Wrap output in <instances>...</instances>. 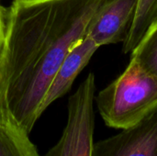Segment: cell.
<instances>
[{"instance_id": "obj_1", "label": "cell", "mask_w": 157, "mask_h": 156, "mask_svg": "<svg viewBox=\"0 0 157 156\" xmlns=\"http://www.w3.org/2000/svg\"><path fill=\"white\" fill-rule=\"evenodd\" d=\"M103 0H13L0 74V104L28 133L44 112L51 82L86 37Z\"/></svg>"}, {"instance_id": "obj_10", "label": "cell", "mask_w": 157, "mask_h": 156, "mask_svg": "<svg viewBox=\"0 0 157 156\" xmlns=\"http://www.w3.org/2000/svg\"><path fill=\"white\" fill-rule=\"evenodd\" d=\"M8 20H9V6H4L0 0V74L2 71L6 40L8 31Z\"/></svg>"}, {"instance_id": "obj_6", "label": "cell", "mask_w": 157, "mask_h": 156, "mask_svg": "<svg viewBox=\"0 0 157 156\" xmlns=\"http://www.w3.org/2000/svg\"><path fill=\"white\" fill-rule=\"evenodd\" d=\"M99 47L86 36L76 43L62 62L55 73L43 101V110L68 93L77 75L87 65Z\"/></svg>"}, {"instance_id": "obj_9", "label": "cell", "mask_w": 157, "mask_h": 156, "mask_svg": "<svg viewBox=\"0 0 157 156\" xmlns=\"http://www.w3.org/2000/svg\"><path fill=\"white\" fill-rule=\"evenodd\" d=\"M130 55L142 69L157 76V19L148 28Z\"/></svg>"}, {"instance_id": "obj_8", "label": "cell", "mask_w": 157, "mask_h": 156, "mask_svg": "<svg viewBox=\"0 0 157 156\" xmlns=\"http://www.w3.org/2000/svg\"><path fill=\"white\" fill-rule=\"evenodd\" d=\"M156 19L157 0H139L130 32L126 40L122 43V52L124 54H131L148 28Z\"/></svg>"}, {"instance_id": "obj_4", "label": "cell", "mask_w": 157, "mask_h": 156, "mask_svg": "<svg viewBox=\"0 0 157 156\" xmlns=\"http://www.w3.org/2000/svg\"><path fill=\"white\" fill-rule=\"evenodd\" d=\"M139 0H103L93 15L86 36L97 46L124 42L134 19Z\"/></svg>"}, {"instance_id": "obj_3", "label": "cell", "mask_w": 157, "mask_h": 156, "mask_svg": "<svg viewBox=\"0 0 157 156\" xmlns=\"http://www.w3.org/2000/svg\"><path fill=\"white\" fill-rule=\"evenodd\" d=\"M96 80L89 73L68 99L66 126L58 143L43 156H93Z\"/></svg>"}, {"instance_id": "obj_5", "label": "cell", "mask_w": 157, "mask_h": 156, "mask_svg": "<svg viewBox=\"0 0 157 156\" xmlns=\"http://www.w3.org/2000/svg\"><path fill=\"white\" fill-rule=\"evenodd\" d=\"M93 156H157V108L135 125L95 143Z\"/></svg>"}, {"instance_id": "obj_2", "label": "cell", "mask_w": 157, "mask_h": 156, "mask_svg": "<svg viewBox=\"0 0 157 156\" xmlns=\"http://www.w3.org/2000/svg\"><path fill=\"white\" fill-rule=\"evenodd\" d=\"M95 103L106 126L132 127L157 108V76L131 58L124 72L95 96Z\"/></svg>"}, {"instance_id": "obj_7", "label": "cell", "mask_w": 157, "mask_h": 156, "mask_svg": "<svg viewBox=\"0 0 157 156\" xmlns=\"http://www.w3.org/2000/svg\"><path fill=\"white\" fill-rule=\"evenodd\" d=\"M0 156H40L22 129L0 104Z\"/></svg>"}, {"instance_id": "obj_11", "label": "cell", "mask_w": 157, "mask_h": 156, "mask_svg": "<svg viewBox=\"0 0 157 156\" xmlns=\"http://www.w3.org/2000/svg\"><path fill=\"white\" fill-rule=\"evenodd\" d=\"M15 1H19V2H33V1H38V0H15Z\"/></svg>"}]
</instances>
